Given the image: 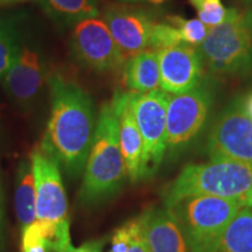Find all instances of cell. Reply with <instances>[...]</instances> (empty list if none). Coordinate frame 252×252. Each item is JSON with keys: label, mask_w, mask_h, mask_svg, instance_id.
I'll return each instance as SVG.
<instances>
[{"label": "cell", "mask_w": 252, "mask_h": 252, "mask_svg": "<svg viewBox=\"0 0 252 252\" xmlns=\"http://www.w3.org/2000/svg\"><path fill=\"white\" fill-rule=\"evenodd\" d=\"M70 49L77 62L97 72L117 71L126 62L106 24L98 18L74 25Z\"/></svg>", "instance_id": "cell-9"}, {"label": "cell", "mask_w": 252, "mask_h": 252, "mask_svg": "<svg viewBox=\"0 0 252 252\" xmlns=\"http://www.w3.org/2000/svg\"><path fill=\"white\" fill-rule=\"evenodd\" d=\"M242 103H243L245 111H247L248 115L250 116V118L252 119V93L249 94Z\"/></svg>", "instance_id": "cell-29"}, {"label": "cell", "mask_w": 252, "mask_h": 252, "mask_svg": "<svg viewBox=\"0 0 252 252\" xmlns=\"http://www.w3.org/2000/svg\"><path fill=\"white\" fill-rule=\"evenodd\" d=\"M103 20L126 61L149 49L154 21L147 12L113 5L104 12Z\"/></svg>", "instance_id": "cell-12"}, {"label": "cell", "mask_w": 252, "mask_h": 252, "mask_svg": "<svg viewBox=\"0 0 252 252\" xmlns=\"http://www.w3.org/2000/svg\"><path fill=\"white\" fill-rule=\"evenodd\" d=\"M47 15L61 25H76L99 15L98 0H36Z\"/></svg>", "instance_id": "cell-19"}, {"label": "cell", "mask_w": 252, "mask_h": 252, "mask_svg": "<svg viewBox=\"0 0 252 252\" xmlns=\"http://www.w3.org/2000/svg\"><path fill=\"white\" fill-rule=\"evenodd\" d=\"M50 116L41 149L69 178L84 172L94 130L96 112L87 91L60 74L49 77Z\"/></svg>", "instance_id": "cell-1"}, {"label": "cell", "mask_w": 252, "mask_h": 252, "mask_svg": "<svg viewBox=\"0 0 252 252\" xmlns=\"http://www.w3.org/2000/svg\"><path fill=\"white\" fill-rule=\"evenodd\" d=\"M182 43L180 33L174 25L165 21V23H154L150 35L149 49L159 53L168 47Z\"/></svg>", "instance_id": "cell-24"}, {"label": "cell", "mask_w": 252, "mask_h": 252, "mask_svg": "<svg viewBox=\"0 0 252 252\" xmlns=\"http://www.w3.org/2000/svg\"><path fill=\"white\" fill-rule=\"evenodd\" d=\"M244 202L217 196H187L166 204L191 252H216L226 226Z\"/></svg>", "instance_id": "cell-5"}, {"label": "cell", "mask_w": 252, "mask_h": 252, "mask_svg": "<svg viewBox=\"0 0 252 252\" xmlns=\"http://www.w3.org/2000/svg\"><path fill=\"white\" fill-rule=\"evenodd\" d=\"M112 100L117 109L119 144L124 157L127 178L132 182L139 181L143 159V138L131 106V93H117Z\"/></svg>", "instance_id": "cell-14"}, {"label": "cell", "mask_w": 252, "mask_h": 252, "mask_svg": "<svg viewBox=\"0 0 252 252\" xmlns=\"http://www.w3.org/2000/svg\"><path fill=\"white\" fill-rule=\"evenodd\" d=\"M124 78L130 93L147 94L161 90L159 54L146 49L133 56L126 63Z\"/></svg>", "instance_id": "cell-17"}, {"label": "cell", "mask_w": 252, "mask_h": 252, "mask_svg": "<svg viewBox=\"0 0 252 252\" xmlns=\"http://www.w3.org/2000/svg\"><path fill=\"white\" fill-rule=\"evenodd\" d=\"M212 160L252 163V119L243 103L235 100L216 119L208 139Z\"/></svg>", "instance_id": "cell-7"}, {"label": "cell", "mask_w": 252, "mask_h": 252, "mask_svg": "<svg viewBox=\"0 0 252 252\" xmlns=\"http://www.w3.org/2000/svg\"><path fill=\"white\" fill-rule=\"evenodd\" d=\"M127 178L119 144L118 115L113 100L105 104L97 119L91 150L78 194L84 206H93L113 196Z\"/></svg>", "instance_id": "cell-2"}, {"label": "cell", "mask_w": 252, "mask_h": 252, "mask_svg": "<svg viewBox=\"0 0 252 252\" xmlns=\"http://www.w3.org/2000/svg\"><path fill=\"white\" fill-rule=\"evenodd\" d=\"M171 96L163 90L147 94L131 93V106L143 138L140 180L152 178L165 158L167 106Z\"/></svg>", "instance_id": "cell-6"}, {"label": "cell", "mask_w": 252, "mask_h": 252, "mask_svg": "<svg viewBox=\"0 0 252 252\" xmlns=\"http://www.w3.org/2000/svg\"><path fill=\"white\" fill-rule=\"evenodd\" d=\"M122 1L126 2H141V1H160V0H122Z\"/></svg>", "instance_id": "cell-31"}, {"label": "cell", "mask_w": 252, "mask_h": 252, "mask_svg": "<svg viewBox=\"0 0 252 252\" xmlns=\"http://www.w3.org/2000/svg\"><path fill=\"white\" fill-rule=\"evenodd\" d=\"M141 228L152 252H189V247L167 208L150 209L140 217Z\"/></svg>", "instance_id": "cell-15"}, {"label": "cell", "mask_w": 252, "mask_h": 252, "mask_svg": "<svg viewBox=\"0 0 252 252\" xmlns=\"http://www.w3.org/2000/svg\"><path fill=\"white\" fill-rule=\"evenodd\" d=\"M36 193V220L46 223L69 222L68 200L61 168L41 147L31 154Z\"/></svg>", "instance_id": "cell-10"}, {"label": "cell", "mask_w": 252, "mask_h": 252, "mask_svg": "<svg viewBox=\"0 0 252 252\" xmlns=\"http://www.w3.org/2000/svg\"><path fill=\"white\" fill-rule=\"evenodd\" d=\"M141 228L139 217L125 223L124 225L117 229L111 239V249L109 252H125L130 247L132 241Z\"/></svg>", "instance_id": "cell-25"}, {"label": "cell", "mask_w": 252, "mask_h": 252, "mask_svg": "<svg viewBox=\"0 0 252 252\" xmlns=\"http://www.w3.org/2000/svg\"><path fill=\"white\" fill-rule=\"evenodd\" d=\"M125 252H152L149 247V244H147L146 238H145L144 236L143 228H140L138 234L135 235V237L133 238V241H132L131 245Z\"/></svg>", "instance_id": "cell-26"}, {"label": "cell", "mask_w": 252, "mask_h": 252, "mask_svg": "<svg viewBox=\"0 0 252 252\" xmlns=\"http://www.w3.org/2000/svg\"><path fill=\"white\" fill-rule=\"evenodd\" d=\"M158 54L161 90L179 94L193 90L204 82L206 67L196 47L179 43Z\"/></svg>", "instance_id": "cell-11"}, {"label": "cell", "mask_w": 252, "mask_h": 252, "mask_svg": "<svg viewBox=\"0 0 252 252\" xmlns=\"http://www.w3.org/2000/svg\"><path fill=\"white\" fill-rule=\"evenodd\" d=\"M204 67L214 75L244 76L252 71V9L228 8L222 24L209 28L197 47Z\"/></svg>", "instance_id": "cell-4"}, {"label": "cell", "mask_w": 252, "mask_h": 252, "mask_svg": "<svg viewBox=\"0 0 252 252\" xmlns=\"http://www.w3.org/2000/svg\"><path fill=\"white\" fill-rule=\"evenodd\" d=\"M25 1H28V0H0V6L20 4V2H25Z\"/></svg>", "instance_id": "cell-30"}, {"label": "cell", "mask_w": 252, "mask_h": 252, "mask_svg": "<svg viewBox=\"0 0 252 252\" xmlns=\"http://www.w3.org/2000/svg\"><path fill=\"white\" fill-rule=\"evenodd\" d=\"M252 191V163L210 160L188 165L167 188L169 204L187 196H217L239 200L245 204Z\"/></svg>", "instance_id": "cell-3"}, {"label": "cell", "mask_w": 252, "mask_h": 252, "mask_svg": "<svg viewBox=\"0 0 252 252\" xmlns=\"http://www.w3.org/2000/svg\"><path fill=\"white\" fill-rule=\"evenodd\" d=\"M14 207L21 231L36 220V193L31 159L20 162L15 178Z\"/></svg>", "instance_id": "cell-18"}, {"label": "cell", "mask_w": 252, "mask_h": 252, "mask_svg": "<svg viewBox=\"0 0 252 252\" xmlns=\"http://www.w3.org/2000/svg\"><path fill=\"white\" fill-rule=\"evenodd\" d=\"M166 20L178 28L182 43L196 47V48L203 42L209 32V28L198 18L185 19L179 15H169L166 18Z\"/></svg>", "instance_id": "cell-22"}, {"label": "cell", "mask_w": 252, "mask_h": 252, "mask_svg": "<svg viewBox=\"0 0 252 252\" xmlns=\"http://www.w3.org/2000/svg\"><path fill=\"white\" fill-rule=\"evenodd\" d=\"M197 13V18L208 28L222 24L228 14V8L222 0H189Z\"/></svg>", "instance_id": "cell-23"}, {"label": "cell", "mask_w": 252, "mask_h": 252, "mask_svg": "<svg viewBox=\"0 0 252 252\" xmlns=\"http://www.w3.org/2000/svg\"><path fill=\"white\" fill-rule=\"evenodd\" d=\"M4 224H5V207L2 189L0 187V250L4 245Z\"/></svg>", "instance_id": "cell-28"}, {"label": "cell", "mask_w": 252, "mask_h": 252, "mask_svg": "<svg viewBox=\"0 0 252 252\" xmlns=\"http://www.w3.org/2000/svg\"><path fill=\"white\" fill-rule=\"evenodd\" d=\"M244 1H247V2H252V0H244Z\"/></svg>", "instance_id": "cell-32"}, {"label": "cell", "mask_w": 252, "mask_h": 252, "mask_svg": "<svg viewBox=\"0 0 252 252\" xmlns=\"http://www.w3.org/2000/svg\"><path fill=\"white\" fill-rule=\"evenodd\" d=\"M20 49L14 24L8 19L0 18V78L5 76L13 64Z\"/></svg>", "instance_id": "cell-21"}, {"label": "cell", "mask_w": 252, "mask_h": 252, "mask_svg": "<svg viewBox=\"0 0 252 252\" xmlns=\"http://www.w3.org/2000/svg\"><path fill=\"white\" fill-rule=\"evenodd\" d=\"M216 252H252V206L245 204L236 214Z\"/></svg>", "instance_id": "cell-20"}, {"label": "cell", "mask_w": 252, "mask_h": 252, "mask_svg": "<svg viewBox=\"0 0 252 252\" xmlns=\"http://www.w3.org/2000/svg\"><path fill=\"white\" fill-rule=\"evenodd\" d=\"M21 232V252H64L70 245L69 222L55 224L35 220Z\"/></svg>", "instance_id": "cell-16"}, {"label": "cell", "mask_w": 252, "mask_h": 252, "mask_svg": "<svg viewBox=\"0 0 252 252\" xmlns=\"http://www.w3.org/2000/svg\"><path fill=\"white\" fill-rule=\"evenodd\" d=\"M46 80L42 56L32 48H21L4 76V89L18 108L30 110L36 102Z\"/></svg>", "instance_id": "cell-13"}, {"label": "cell", "mask_w": 252, "mask_h": 252, "mask_svg": "<svg viewBox=\"0 0 252 252\" xmlns=\"http://www.w3.org/2000/svg\"><path fill=\"white\" fill-rule=\"evenodd\" d=\"M64 252H102V242L91 241L78 248L71 247L70 244Z\"/></svg>", "instance_id": "cell-27"}, {"label": "cell", "mask_w": 252, "mask_h": 252, "mask_svg": "<svg viewBox=\"0 0 252 252\" xmlns=\"http://www.w3.org/2000/svg\"><path fill=\"white\" fill-rule=\"evenodd\" d=\"M213 104V91L203 82L187 93L172 94L167 106V150L184 147L206 123Z\"/></svg>", "instance_id": "cell-8"}]
</instances>
